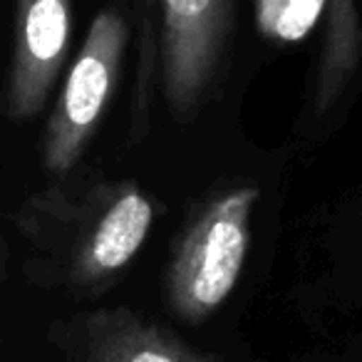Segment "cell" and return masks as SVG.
<instances>
[{
  "instance_id": "6",
  "label": "cell",
  "mask_w": 362,
  "mask_h": 362,
  "mask_svg": "<svg viewBox=\"0 0 362 362\" xmlns=\"http://www.w3.org/2000/svg\"><path fill=\"white\" fill-rule=\"evenodd\" d=\"M82 362H211L174 332L129 310L90 315L82 337Z\"/></svg>"
},
{
  "instance_id": "2",
  "label": "cell",
  "mask_w": 362,
  "mask_h": 362,
  "mask_svg": "<svg viewBox=\"0 0 362 362\" xmlns=\"http://www.w3.org/2000/svg\"><path fill=\"white\" fill-rule=\"evenodd\" d=\"M127 40L129 23L119 3L112 0L90 23L80 55L47 119L42 159L52 174L70 171L85 151L119 80Z\"/></svg>"
},
{
  "instance_id": "4",
  "label": "cell",
  "mask_w": 362,
  "mask_h": 362,
  "mask_svg": "<svg viewBox=\"0 0 362 362\" xmlns=\"http://www.w3.org/2000/svg\"><path fill=\"white\" fill-rule=\"evenodd\" d=\"M72 0H16L13 60L6 87L11 119H30L45 107L70 55Z\"/></svg>"
},
{
  "instance_id": "1",
  "label": "cell",
  "mask_w": 362,
  "mask_h": 362,
  "mask_svg": "<svg viewBox=\"0 0 362 362\" xmlns=\"http://www.w3.org/2000/svg\"><path fill=\"white\" fill-rule=\"evenodd\" d=\"M261 189L246 184L216 197L184 233L166 276L171 310L189 322L216 313L233 293L251 243Z\"/></svg>"
},
{
  "instance_id": "5",
  "label": "cell",
  "mask_w": 362,
  "mask_h": 362,
  "mask_svg": "<svg viewBox=\"0 0 362 362\" xmlns=\"http://www.w3.org/2000/svg\"><path fill=\"white\" fill-rule=\"evenodd\" d=\"M154 223V204L139 184H122L112 192L100 216L87 228L75 258L80 283H102L119 273L144 246Z\"/></svg>"
},
{
  "instance_id": "8",
  "label": "cell",
  "mask_w": 362,
  "mask_h": 362,
  "mask_svg": "<svg viewBox=\"0 0 362 362\" xmlns=\"http://www.w3.org/2000/svg\"><path fill=\"white\" fill-rule=\"evenodd\" d=\"M327 6L330 0H256V28L273 42H300Z\"/></svg>"
},
{
  "instance_id": "7",
  "label": "cell",
  "mask_w": 362,
  "mask_h": 362,
  "mask_svg": "<svg viewBox=\"0 0 362 362\" xmlns=\"http://www.w3.org/2000/svg\"><path fill=\"white\" fill-rule=\"evenodd\" d=\"M325 18V50H322L320 90H317L320 105H327L337 95L360 55V23H357L355 0H330Z\"/></svg>"
},
{
  "instance_id": "3",
  "label": "cell",
  "mask_w": 362,
  "mask_h": 362,
  "mask_svg": "<svg viewBox=\"0 0 362 362\" xmlns=\"http://www.w3.org/2000/svg\"><path fill=\"white\" fill-rule=\"evenodd\" d=\"M164 92L174 117L209 95L233 28V0H156Z\"/></svg>"
}]
</instances>
